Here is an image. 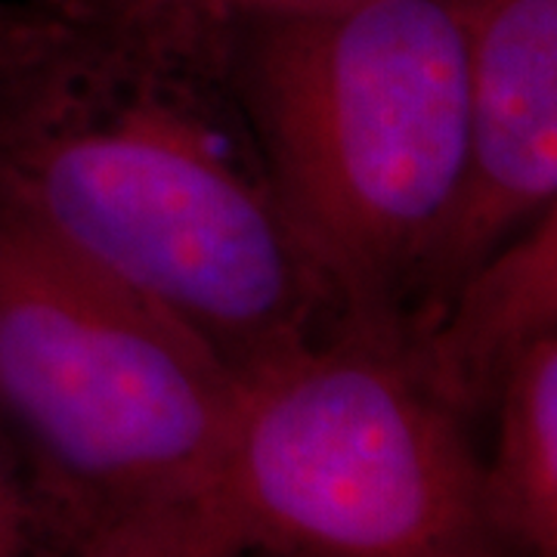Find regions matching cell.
<instances>
[{"instance_id":"cell-1","label":"cell","mask_w":557,"mask_h":557,"mask_svg":"<svg viewBox=\"0 0 557 557\" xmlns=\"http://www.w3.org/2000/svg\"><path fill=\"white\" fill-rule=\"evenodd\" d=\"M0 208L168 310L236 372L347 325L218 60L53 22L44 50L0 78Z\"/></svg>"},{"instance_id":"cell-2","label":"cell","mask_w":557,"mask_h":557,"mask_svg":"<svg viewBox=\"0 0 557 557\" xmlns=\"http://www.w3.org/2000/svg\"><path fill=\"white\" fill-rule=\"evenodd\" d=\"M218 65L344 322L416 338L474 164L471 0L267 16Z\"/></svg>"},{"instance_id":"cell-3","label":"cell","mask_w":557,"mask_h":557,"mask_svg":"<svg viewBox=\"0 0 557 557\" xmlns=\"http://www.w3.org/2000/svg\"><path fill=\"white\" fill-rule=\"evenodd\" d=\"M465 418L416 338L341 325L242 369L208 498L248 557H483Z\"/></svg>"},{"instance_id":"cell-4","label":"cell","mask_w":557,"mask_h":557,"mask_svg":"<svg viewBox=\"0 0 557 557\" xmlns=\"http://www.w3.org/2000/svg\"><path fill=\"white\" fill-rule=\"evenodd\" d=\"M239 372L0 208V440L50 539L211 490Z\"/></svg>"},{"instance_id":"cell-5","label":"cell","mask_w":557,"mask_h":557,"mask_svg":"<svg viewBox=\"0 0 557 557\" xmlns=\"http://www.w3.org/2000/svg\"><path fill=\"white\" fill-rule=\"evenodd\" d=\"M474 164L421 329L557 193V0H471Z\"/></svg>"},{"instance_id":"cell-6","label":"cell","mask_w":557,"mask_h":557,"mask_svg":"<svg viewBox=\"0 0 557 557\" xmlns=\"http://www.w3.org/2000/svg\"><path fill=\"white\" fill-rule=\"evenodd\" d=\"M557 332V193L453 288L418 332V357L465 412L527 341Z\"/></svg>"},{"instance_id":"cell-7","label":"cell","mask_w":557,"mask_h":557,"mask_svg":"<svg viewBox=\"0 0 557 557\" xmlns=\"http://www.w3.org/2000/svg\"><path fill=\"white\" fill-rule=\"evenodd\" d=\"M496 437L483 458L496 545L557 557V332L527 341L498 372Z\"/></svg>"},{"instance_id":"cell-8","label":"cell","mask_w":557,"mask_h":557,"mask_svg":"<svg viewBox=\"0 0 557 557\" xmlns=\"http://www.w3.org/2000/svg\"><path fill=\"white\" fill-rule=\"evenodd\" d=\"M344 0H38L44 16L81 35L174 57H214L236 28Z\"/></svg>"},{"instance_id":"cell-9","label":"cell","mask_w":557,"mask_h":557,"mask_svg":"<svg viewBox=\"0 0 557 557\" xmlns=\"http://www.w3.org/2000/svg\"><path fill=\"white\" fill-rule=\"evenodd\" d=\"M38 557H248L211 498H183L109 520L72 539H47Z\"/></svg>"},{"instance_id":"cell-10","label":"cell","mask_w":557,"mask_h":557,"mask_svg":"<svg viewBox=\"0 0 557 557\" xmlns=\"http://www.w3.org/2000/svg\"><path fill=\"white\" fill-rule=\"evenodd\" d=\"M47 539L32 490L0 440V557H38Z\"/></svg>"},{"instance_id":"cell-11","label":"cell","mask_w":557,"mask_h":557,"mask_svg":"<svg viewBox=\"0 0 557 557\" xmlns=\"http://www.w3.org/2000/svg\"><path fill=\"white\" fill-rule=\"evenodd\" d=\"M53 35V22L38 7H16L0 0V78L13 75L20 65L44 50Z\"/></svg>"}]
</instances>
